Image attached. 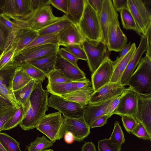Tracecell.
I'll return each instance as SVG.
<instances>
[{"mask_svg":"<svg viewBox=\"0 0 151 151\" xmlns=\"http://www.w3.org/2000/svg\"><path fill=\"white\" fill-rule=\"evenodd\" d=\"M42 83L36 81L29 97V107L19 124L24 130L36 128L48 110L49 93L47 89L43 88Z\"/></svg>","mask_w":151,"mask_h":151,"instance_id":"1","label":"cell"},{"mask_svg":"<svg viewBox=\"0 0 151 151\" xmlns=\"http://www.w3.org/2000/svg\"><path fill=\"white\" fill-rule=\"evenodd\" d=\"M64 17V15L60 17L54 16L51 6L48 5L36 10L26 19L17 17L11 19L19 28H28L38 32Z\"/></svg>","mask_w":151,"mask_h":151,"instance_id":"2","label":"cell"},{"mask_svg":"<svg viewBox=\"0 0 151 151\" xmlns=\"http://www.w3.org/2000/svg\"><path fill=\"white\" fill-rule=\"evenodd\" d=\"M130 88L139 95H151V58H141L128 83Z\"/></svg>","mask_w":151,"mask_h":151,"instance_id":"3","label":"cell"},{"mask_svg":"<svg viewBox=\"0 0 151 151\" xmlns=\"http://www.w3.org/2000/svg\"><path fill=\"white\" fill-rule=\"evenodd\" d=\"M86 40L101 41V32L99 16L85 0L84 10L78 24Z\"/></svg>","mask_w":151,"mask_h":151,"instance_id":"4","label":"cell"},{"mask_svg":"<svg viewBox=\"0 0 151 151\" xmlns=\"http://www.w3.org/2000/svg\"><path fill=\"white\" fill-rule=\"evenodd\" d=\"M61 114L58 111L45 114L36 127L54 143L63 137L65 133Z\"/></svg>","mask_w":151,"mask_h":151,"instance_id":"5","label":"cell"},{"mask_svg":"<svg viewBox=\"0 0 151 151\" xmlns=\"http://www.w3.org/2000/svg\"><path fill=\"white\" fill-rule=\"evenodd\" d=\"M150 0H127L128 9L136 23L138 35H145L151 26Z\"/></svg>","mask_w":151,"mask_h":151,"instance_id":"6","label":"cell"},{"mask_svg":"<svg viewBox=\"0 0 151 151\" xmlns=\"http://www.w3.org/2000/svg\"><path fill=\"white\" fill-rule=\"evenodd\" d=\"M82 47L87 58L89 70L93 73L107 56L106 45L100 41L86 40Z\"/></svg>","mask_w":151,"mask_h":151,"instance_id":"7","label":"cell"},{"mask_svg":"<svg viewBox=\"0 0 151 151\" xmlns=\"http://www.w3.org/2000/svg\"><path fill=\"white\" fill-rule=\"evenodd\" d=\"M38 35L37 32L28 28L14 29L11 32L0 53L10 47H12L15 50V55L31 43Z\"/></svg>","mask_w":151,"mask_h":151,"instance_id":"8","label":"cell"},{"mask_svg":"<svg viewBox=\"0 0 151 151\" xmlns=\"http://www.w3.org/2000/svg\"><path fill=\"white\" fill-rule=\"evenodd\" d=\"M48 105L49 107L58 110L65 117L78 118L83 116V106L60 96L51 94L48 99Z\"/></svg>","mask_w":151,"mask_h":151,"instance_id":"9","label":"cell"},{"mask_svg":"<svg viewBox=\"0 0 151 151\" xmlns=\"http://www.w3.org/2000/svg\"><path fill=\"white\" fill-rule=\"evenodd\" d=\"M17 66L8 64L0 69V99H7L14 107H19L16 100L12 89V81Z\"/></svg>","mask_w":151,"mask_h":151,"instance_id":"10","label":"cell"},{"mask_svg":"<svg viewBox=\"0 0 151 151\" xmlns=\"http://www.w3.org/2000/svg\"><path fill=\"white\" fill-rule=\"evenodd\" d=\"M59 46L47 44L32 47L24 52L17 54L11 64L19 65L29 61L57 52Z\"/></svg>","mask_w":151,"mask_h":151,"instance_id":"11","label":"cell"},{"mask_svg":"<svg viewBox=\"0 0 151 151\" xmlns=\"http://www.w3.org/2000/svg\"><path fill=\"white\" fill-rule=\"evenodd\" d=\"M118 16L116 11L109 29L106 45L109 52H119L127 42V38L120 27Z\"/></svg>","mask_w":151,"mask_h":151,"instance_id":"12","label":"cell"},{"mask_svg":"<svg viewBox=\"0 0 151 151\" xmlns=\"http://www.w3.org/2000/svg\"><path fill=\"white\" fill-rule=\"evenodd\" d=\"M115 64V61H112L109 56H107L92 74V87L94 91H97L106 84L109 83Z\"/></svg>","mask_w":151,"mask_h":151,"instance_id":"13","label":"cell"},{"mask_svg":"<svg viewBox=\"0 0 151 151\" xmlns=\"http://www.w3.org/2000/svg\"><path fill=\"white\" fill-rule=\"evenodd\" d=\"M139 96L129 87L127 88L121 97L113 114L126 115L136 119Z\"/></svg>","mask_w":151,"mask_h":151,"instance_id":"14","label":"cell"},{"mask_svg":"<svg viewBox=\"0 0 151 151\" xmlns=\"http://www.w3.org/2000/svg\"><path fill=\"white\" fill-rule=\"evenodd\" d=\"M127 88L119 83L106 84L93 92L90 99L89 104H96L106 101L121 95Z\"/></svg>","mask_w":151,"mask_h":151,"instance_id":"15","label":"cell"},{"mask_svg":"<svg viewBox=\"0 0 151 151\" xmlns=\"http://www.w3.org/2000/svg\"><path fill=\"white\" fill-rule=\"evenodd\" d=\"M65 132H69L73 135L75 140L81 142L90 133V127L86 123L83 116L70 118L63 116Z\"/></svg>","mask_w":151,"mask_h":151,"instance_id":"16","label":"cell"},{"mask_svg":"<svg viewBox=\"0 0 151 151\" xmlns=\"http://www.w3.org/2000/svg\"><path fill=\"white\" fill-rule=\"evenodd\" d=\"M136 119L142 124L151 138V95H139Z\"/></svg>","mask_w":151,"mask_h":151,"instance_id":"17","label":"cell"},{"mask_svg":"<svg viewBox=\"0 0 151 151\" xmlns=\"http://www.w3.org/2000/svg\"><path fill=\"white\" fill-rule=\"evenodd\" d=\"M147 38L145 35H142L139 46L128 63L122 74L119 83L122 86L128 85L129 80L138 65L143 53L146 52Z\"/></svg>","mask_w":151,"mask_h":151,"instance_id":"18","label":"cell"},{"mask_svg":"<svg viewBox=\"0 0 151 151\" xmlns=\"http://www.w3.org/2000/svg\"><path fill=\"white\" fill-rule=\"evenodd\" d=\"M92 85L89 79L80 81H72L60 83H48L47 90L51 94L61 96L69 93L90 87Z\"/></svg>","mask_w":151,"mask_h":151,"instance_id":"19","label":"cell"},{"mask_svg":"<svg viewBox=\"0 0 151 151\" xmlns=\"http://www.w3.org/2000/svg\"><path fill=\"white\" fill-rule=\"evenodd\" d=\"M116 11L113 6L112 1L104 0L102 10L99 16V20L102 36L101 41L106 45L109 29Z\"/></svg>","mask_w":151,"mask_h":151,"instance_id":"20","label":"cell"},{"mask_svg":"<svg viewBox=\"0 0 151 151\" xmlns=\"http://www.w3.org/2000/svg\"><path fill=\"white\" fill-rule=\"evenodd\" d=\"M59 46L73 44L82 45L86 40L78 25L72 23L60 32L58 35Z\"/></svg>","mask_w":151,"mask_h":151,"instance_id":"21","label":"cell"},{"mask_svg":"<svg viewBox=\"0 0 151 151\" xmlns=\"http://www.w3.org/2000/svg\"><path fill=\"white\" fill-rule=\"evenodd\" d=\"M55 69L59 70L72 81H80L87 78L85 73L78 67L65 60L58 53Z\"/></svg>","mask_w":151,"mask_h":151,"instance_id":"22","label":"cell"},{"mask_svg":"<svg viewBox=\"0 0 151 151\" xmlns=\"http://www.w3.org/2000/svg\"><path fill=\"white\" fill-rule=\"evenodd\" d=\"M112 99L98 104H89L84 106L83 117L86 123L90 127L98 118L106 114L107 107Z\"/></svg>","mask_w":151,"mask_h":151,"instance_id":"23","label":"cell"},{"mask_svg":"<svg viewBox=\"0 0 151 151\" xmlns=\"http://www.w3.org/2000/svg\"><path fill=\"white\" fill-rule=\"evenodd\" d=\"M132 44L131 49L127 54L120 59L117 58L114 61L115 64L109 83H119L122 74L136 49L135 43Z\"/></svg>","mask_w":151,"mask_h":151,"instance_id":"24","label":"cell"},{"mask_svg":"<svg viewBox=\"0 0 151 151\" xmlns=\"http://www.w3.org/2000/svg\"><path fill=\"white\" fill-rule=\"evenodd\" d=\"M85 0H68V8L65 14L72 23L78 24L83 15Z\"/></svg>","mask_w":151,"mask_h":151,"instance_id":"25","label":"cell"},{"mask_svg":"<svg viewBox=\"0 0 151 151\" xmlns=\"http://www.w3.org/2000/svg\"><path fill=\"white\" fill-rule=\"evenodd\" d=\"M32 79L21 88L13 91L17 103L23 108L24 117L29 106V97L36 81Z\"/></svg>","mask_w":151,"mask_h":151,"instance_id":"26","label":"cell"},{"mask_svg":"<svg viewBox=\"0 0 151 151\" xmlns=\"http://www.w3.org/2000/svg\"><path fill=\"white\" fill-rule=\"evenodd\" d=\"M58 52V51L26 62L38 68L47 76L55 68Z\"/></svg>","mask_w":151,"mask_h":151,"instance_id":"27","label":"cell"},{"mask_svg":"<svg viewBox=\"0 0 151 151\" xmlns=\"http://www.w3.org/2000/svg\"><path fill=\"white\" fill-rule=\"evenodd\" d=\"M94 92L92 87H88L60 96L64 99L80 104L84 106L89 104L90 99Z\"/></svg>","mask_w":151,"mask_h":151,"instance_id":"28","label":"cell"},{"mask_svg":"<svg viewBox=\"0 0 151 151\" xmlns=\"http://www.w3.org/2000/svg\"><path fill=\"white\" fill-rule=\"evenodd\" d=\"M72 23L64 14V17L61 19L38 32V34L39 35H45L58 34Z\"/></svg>","mask_w":151,"mask_h":151,"instance_id":"29","label":"cell"},{"mask_svg":"<svg viewBox=\"0 0 151 151\" xmlns=\"http://www.w3.org/2000/svg\"><path fill=\"white\" fill-rule=\"evenodd\" d=\"M58 33L45 35H38L31 43L18 53L35 47L45 45L53 44L59 46Z\"/></svg>","mask_w":151,"mask_h":151,"instance_id":"30","label":"cell"},{"mask_svg":"<svg viewBox=\"0 0 151 151\" xmlns=\"http://www.w3.org/2000/svg\"><path fill=\"white\" fill-rule=\"evenodd\" d=\"M17 17L22 20L28 18L33 13L30 0H15Z\"/></svg>","mask_w":151,"mask_h":151,"instance_id":"31","label":"cell"},{"mask_svg":"<svg viewBox=\"0 0 151 151\" xmlns=\"http://www.w3.org/2000/svg\"><path fill=\"white\" fill-rule=\"evenodd\" d=\"M32 79L17 66L12 81L13 91L21 88Z\"/></svg>","mask_w":151,"mask_h":151,"instance_id":"32","label":"cell"},{"mask_svg":"<svg viewBox=\"0 0 151 151\" xmlns=\"http://www.w3.org/2000/svg\"><path fill=\"white\" fill-rule=\"evenodd\" d=\"M33 79L42 83L46 75L35 66L26 62L17 65Z\"/></svg>","mask_w":151,"mask_h":151,"instance_id":"33","label":"cell"},{"mask_svg":"<svg viewBox=\"0 0 151 151\" xmlns=\"http://www.w3.org/2000/svg\"><path fill=\"white\" fill-rule=\"evenodd\" d=\"M54 143L44 136L37 137L35 140L27 146V149L28 151H42L52 146Z\"/></svg>","mask_w":151,"mask_h":151,"instance_id":"34","label":"cell"},{"mask_svg":"<svg viewBox=\"0 0 151 151\" xmlns=\"http://www.w3.org/2000/svg\"><path fill=\"white\" fill-rule=\"evenodd\" d=\"M119 12L123 28L127 30H134L138 34V31L136 23L129 9H123L120 10Z\"/></svg>","mask_w":151,"mask_h":151,"instance_id":"35","label":"cell"},{"mask_svg":"<svg viewBox=\"0 0 151 151\" xmlns=\"http://www.w3.org/2000/svg\"><path fill=\"white\" fill-rule=\"evenodd\" d=\"M0 142L7 151H22L19 143L6 133L0 132Z\"/></svg>","mask_w":151,"mask_h":151,"instance_id":"36","label":"cell"},{"mask_svg":"<svg viewBox=\"0 0 151 151\" xmlns=\"http://www.w3.org/2000/svg\"><path fill=\"white\" fill-rule=\"evenodd\" d=\"M23 108L21 105L14 115L3 127L2 131L8 130L16 127L20 123L24 117Z\"/></svg>","mask_w":151,"mask_h":151,"instance_id":"37","label":"cell"},{"mask_svg":"<svg viewBox=\"0 0 151 151\" xmlns=\"http://www.w3.org/2000/svg\"><path fill=\"white\" fill-rule=\"evenodd\" d=\"M119 122L115 121L112 132L109 139L113 143L122 145L125 141L124 135Z\"/></svg>","mask_w":151,"mask_h":151,"instance_id":"38","label":"cell"},{"mask_svg":"<svg viewBox=\"0 0 151 151\" xmlns=\"http://www.w3.org/2000/svg\"><path fill=\"white\" fill-rule=\"evenodd\" d=\"M48 83H60L72 81L58 70L54 69L47 75Z\"/></svg>","mask_w":151,"mask_h":151,"instance_id":"39","label":"cell"},{"mask_svg":"<svg viewBox=\"0 0 151 151\" xmlns=\"http://www.w3.org/2000/svg\"><path fill=\"white\" fill-rule=\"evenodd\" d=\"M18 109L12 106H6L0 110V132L6 123L14 115Z\"/></svg>","mask_w":151,"mask_h":151,"instance_id":"40","label":"cell"},{"mask_svg":"<svg viewBox=\"0 0 151 151\" xmlns=\"http://www.w3.org/2000/svg\"><path fill=\"white\" fill-rule=\"evenodd\" d=\"M15 54L12 47H10L0 53V69L10 64L12 61Z\"/></svg>","mask_w":151,"mask_h":151,"instance_id":"41","label":"cell"},{"mask_svg":"<svg viewBox=\"0 0 151 151\" xmlns=\"http://www.w3.org/2000/svg\"><path fill=\"white\" fill-rule=\"evenodd\" d=\"M122 145L113 144L105 138L98 142V151H121Z\"/></svg>","mask_w":151,"mask_h":151,"instance_id":"42","label":"cell"},{"mask_svg":"<svg viewBox=\"0 0 151 151\" xmlns=\"http://www.w3.org/2000/svg\"><path fill=\"white\" fill-rule=\"evenodd\" d=\"M64 47L78 60L87 61V58L85 52L81 45L73 44L67 45Z\"/></svg>","mask_w":151,"mask_h":151,"instance_id":"43","label":"cell"},{"mask_svg":"<svg viewBox=\"0 0 151 151\" xmlns=\"http://www.w3.org/2000/svg\"><path fill=\"white\" fill-rule=\"evenodd\" d=\"M3 11V14L10 18L16 17V7L15 0H4Z\"/></svg>","mask_w":151,"mask_h":151,"instance_id":"44","label":"cell"},{"mask_svg":"<svg viewBox=\"0 0 151 151\" xmlns=\"http://www.w3.org/2000/svg\"><path fill=\"white\" fill-rule=\"evenodd\" d=\"M123 126L129 134L135 128L138 122L137 119L132 116L126 115H121Z\"/></svg>","mask_w":151,"mask_h":151,"instance_id":"45","label":"cell"},{"mask_svg":"<svg viewBox=\"0 0 151 151\" xmlns=\"http://www.w3.org/2000/svg\"><path fill=\"white\" fill-rule=\"evenodd\" d=\"M58 53L60 56L65 60L78 67L77 63L78 60L66 48H59Z\"/></svg>","mask_w":151,"mask_h":151,"instance_id":"46","label":"cell"},{"mask_svg":"<svg viewBox=\"0 0 151 151\" xmlns=\"http://www.w3.org/2000/svg\"><path fill=\"white\" fill-rule=\"evenodd\" d=\"M131 133L139 138L149 140L150 141H151V138L149 137L146 130L140 123H138Z\"/></svg>","mask_w":151,"mask_h":151,"instance_id":"47","label":"cell"},{"mask_svg":"<svg viewBox=\"0 0 151 151\" xmlns=\"http://www.w3.org/2000/svg\"><path fill=\"white\" fill-rule=\"evenodd\" d=\"M11 32L0 22V52L5 45Z\"/></svg>","mask_w":151,"mask_h":151,"instance_id":"48","label":"cell"},{"mask_svg":"<svg viewBox=\"0 0 151 151\" xmlns=\"http://www.w3.org/2000/svg\"><path fill=\"white\" fill-rule=\"evenodd\" d=\"M124 92L121 95L112 99L109 104L106 110V114L108 115L110 117L113 115V113L117 108L120 99Z\"/></svg>","mask_w":151,"mask_h":151,"instance_id":"49","label":"cell"},{"mask_svg":"<svg viewBox=\"0 0 151 151\" xmlns=\"http://www.w3.org/2000/svg\"><path fill=\"white\" fill-rule=\"evenodd\" d=\"M0 22L11 32L19 28L11 19L4 14L0 15Z\"/></svg>","mask_w":151,"mask_h":151,"instance_id":"50","label":"cell"},{"mask_svg":"<svg viewBox=\"0 0 151 151\" xmlns=\"http://www.w3.org/2000/svg\"><path fill=\"white\" fill-rule=\"evenodd\" d=\"M50 4L65 14L67 13L68 0H50Z\"/></svg>","mask_w":151,"mask_h":151,"instance_id":"51","label":"cell"},{"mask_svg":"<svg viewBox=\"0 0 151 151\" xmlns=\"http://www.w3.org/2000/svg\"><path fill=\"white\" fill-rule=\"evenodd\" d=\"M104 0H87L88 3L97 14L100 16Z\"/></svg>","mask_w":151,"mask_h":151,"instance_id":"52","label":"cell"},{"mask_svg":"<svg viewBox=\"0 0 151 151\" xmlns=\"http://www.w3.org/2000/svg\"><path fill=\"white\" fill-rule=\"evenodd\" d=\"M31 5L34 12L48 5H50V0H30Z\"/></svg>","mask_w":151,"mask_h":151,"instance_id":"53","label":"cell"},{"mask_svg":"<svg viewBox=\"0 0 151 151\" xmlns=\"http://www.w3.org/2000/svg\"><path fill=\"white\" fill-rule=\"evenodd\" d=\"M107 114L103 115L96 119L92 124L90 128L102 126L107 123L108 119L110 118Z\"/></svg>","mask_w":151,"mask_h":151,"instance_id":"54","label":"cell"},{"mask_svg":"<svg viewBox=\"0 0 151 151\" xmlns=\"http://www.w3.org/2000/svg\"><path fill=\"white\" fill-rule=\"evenodd\" d=\"M113 6L116 11L123 9H128L127 0H113Z\"/></svg>","mask_w":151,"mask_h":151,"instance_id":"55","label":"cell"},{"mask_svg":"<svg viewBox=\"0 0 151 151\" xmlns=\"http://www.w3.org/2000/svg\"><path fill=\"white\" fill-rule=\"evenodd\" d=\"M151 26L147 29L145 36L147 38V48L146 56L151 58Z\"/></svg>","mask_w":151,"mask_h":151,"instance_id":"56","label":"cell"},{"mask_svg":"<svg viewBox=\"0 0 151 151\" xmlns=\"http://www.w3.org/2000/svg\"><path fill=\"white\" fill-rule=\"evenodd\" d=\"M81 151H96L94 144L91 142H85L81 148Z\"/></svg>","mask_w":151,"mask_h":151,"instance_id":"57","label":"cell"},{"mask_svg":"<svg viewBox=\"0 0 151 151\" xmlns=\"http://www.w3.org/2000/svg\"><path fill=\"white\" fill-rule=\"evenodd\" d=\"M132 46V44H131L130 42L128 44H127L123 49L119 52V56L117 58L120 59L127 54L130 50Z\"/></svg>","mask_w":151,"mask_h":151,"instance_id":"58","label":"cell"},{"mask_svg":"<svg viewBox=\"0 0 151 151\" xmlns=\"http://www.w3.org/2000/svg\"><path fill=\"white\" fill-rule=\"evenodd\" d=\"M63 137L65 141L68 144H72L75 140L73 134L70 132H65Z\"/></svg>","mask_w":151,"mask_h":151,"instance_id":"59","label":"cell"},{"mask_svg":"<svg viewBox=\"0 0 151 151\" xmlns=\"http://www.w3.org/2000/svg\"><path fill=\"white\" fill-rule=\"evenodd\" d=\"M4 0H0V15L3 14V7Z\"/></svg>","mask_w":151,"mask_h":151,"instance_id":"60","label":"cell"},{"mask_svg":"<svg viewBox=\"0 0 151 151\" xmlns=\"http://www.w3.org/2000/svg\"><path fill=\"white\" fill-rule=\"evenodd\" d=\"M0 151H7L0 142Z\"/></svg>","mask_w":151,"mask_h":151,"instance_id":"61","label":"cell"},{"mask_svg":"<svg viewBox=\"0 0 151 151\" xmlns=\"http://www.w3.org/2000/svg\"><path fill=\"white\" fill-rule=\"evenodd\" d=\"M42 151H53V150L52 149H46L45 150H43Z\"/></svg>","mask_w":151,"mask_h":151,"instance_id":"62","label":"cell"}]
</instances>
